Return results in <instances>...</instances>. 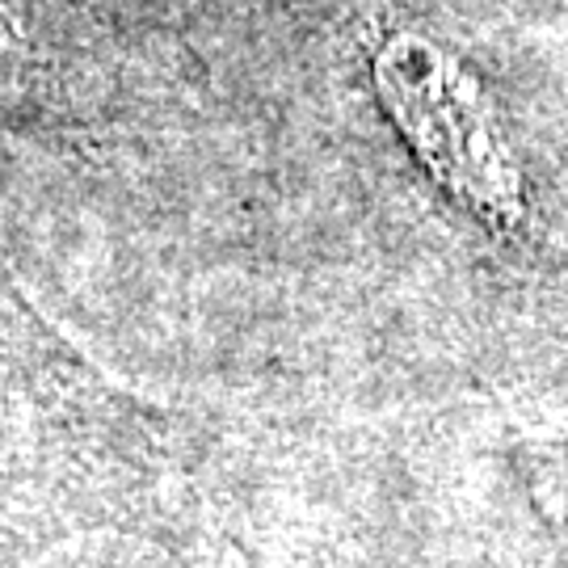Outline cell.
<instances>
[{
	"mask_svg": "<svg viewBox=\"0 0 568 568\" xmlns=\"http://www.w3.org/2000/svg\"><path fill=\"white\" fill-rule=\"evenodd\" d=\"M379 81L408 140L422 148L426 164L443 173L455 194L485 206H509V178L497 156V140L488 135L471 89L447 63L417 39H400L379 60Z\"/></svg>",
	"mask_w": 568,
	"mask_h": 568,
	"instance_id": "obj_1",
	"label": "cell"
}]
</instances>
